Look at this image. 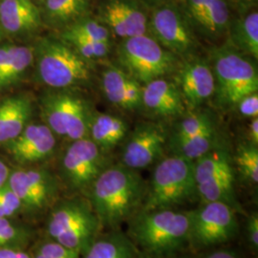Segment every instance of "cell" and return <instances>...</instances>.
<instances>
[{"label": "cell", "mask_w": 258, "mask_h": 258, "mask_svg": "<svg viewBox=\"0 0 258 258\" xmlns=\"http://www.w3.org/2000/svg\"><path fill=\"white\" fill-rule=\"evenodd\" d=\"M16 45H2L0 46V88L3 87L5 76L12 63Z\"/></svg>", "instance_id": "cell-36"}, {"label": "cell", "mask_w": 258, "mask_h": 258, "mask_svg": "<svg viewBox=\"0 0 258 258\" xmlns=\"http://www.w3.org/2000/svg\"><path fill=\"white\" fill-rule=\"evenodd\" d=\"M42 25L40 9L33 0H0V27L4 34L27 36Z\"/></svg>", "instance_id": "cell-17"}, {"label": "cell", "mask_w": 258, "mask_h": 258, "mask_svg": "<svg viewBox=\"0 0 258 258\" xmlns=\"http://www.w3.org/2000/svg\"><path fill=\"white\" fill-rule=\"evenodd\" d=\"M10 173H11V170L9 167L0 159V187L7 184Z\"/></svg>", "instance_id": "cell-41"}, {"label": "cell", "mask_w": 258, "mask_h": 258, "mask_svg": "<svg viewBox=\"0 0 258 258\" xmlns=\"http://www.w3.org/2000/svg\"><path fill=\"white\" fill-rule=\"evenodd\" d=\"M61 39L88 62L101 60L110 53V43L98 42L80 37H61Z\"/></svg>", "instance_id": "cell-31"}, {"label": "cell", "mask_w": 258, "mask_h": 258, "mask_svg": "<svg viewBox=\"0 0 258 258\" xmlns=\"http://www.w3.org/2000/svg\"><path fill=\"white\" fill-rule=\"evenodd\" d=\"M120 68L142 85L175 70L176 55L147 34L122 39L117 49Z\"/></svg>", "instance_id": "cell-7"}, {"label": "cell", "mask_w": 258, "mask_h": 258, "mask_svg": "<svg viewBox=\"0 0 258 258\" xmlns=\"http://www.w3.org/2000/svg\"><path fill=\"white\" fill-rule=\"evenodd\" d=\"M7 184L19 197L23 211L30 214L49 212L58 200V183L44 168L25 167L11 171Z\"/></svg>", "instance_id": "cell-11"}, {"label": "cell", "mask_w": 258, "mask_h": 258, "mask_svg": "<svg viewBox=\"0 0 258 258\" xmlns=\"http://www.w3.org/2000/svg\"><path fill=\"white\" fill-rule=\"evenodd\" d=\"M48 212L47 238L73 249L81 256L102 229L87 198L58 199Z\"/></svg>", "instance_id": "cell-3"}, {"label": "cell", "mask_w": 258, "mask_h": 258, "mask_svg": "<svg viewBox=\"0 0 258 258\" xmlns=\"http://www.w3.org/2000/svg\"><path fill=\"white\" fill-rule=\"evenodd\" d=\"M246 236L250 249L257 251L258 249V214L252 212L246 222Z\"/></svg>", "instance_id": "cell-35"}, {"label": "cell", "mask_w": 258, "mask_h": 258, "mask_svg": "<svg viewBox=\"0 0 258 258\" xmlns=\"http://www.w3.org/2000/svg\"><path fill=\"white\" fill-rule=\"evenodd\" d=\"M143 1L144 3L148 4L149 6H152V7H159L161 5H165L167 0H141Z\"/></svg>", "instance_id": "cell-42"}, {"label": "cell", "mask_w": 258, "mask_h": 258, "mask_svg": "<svg viewBox=\"0 0 258 258\" xmlns=\"http://www.w3.org/2000/svg\"><path fill=\"white\" fill-rule=\"evenodd\" d=\"M110 30L102 22L87 17L61 30V37H80L98 42L112 43Z\"/></svg>", "instance_id": "cell-28"}, {"label": "cell", "mask_w": 258, "mask_h": 258, "mask_svg": "<svg viewBox=\"0 0 258 258\" xmlns=\"http://www.w3.org/2000/svg\"><path fill=\"white\" fill-rule=\"evenodd\" d=\"M55 146V133L45 123H28L17 138L5 145L12 159L23 166L45 161Z\"/></svg>", "instance_id": "cell-14"}, {"label": "cell", "mask_w": 258, "mask_h": 258, "mask_svg": "<svg viewBox=\"0 0 258 258\" xmlns=\"http://www.w3.org/2000/svg\"><path fill=\"white\" fill-rule=\"evenodd\" d=\"M184 103L177 84L165 77L143 85L142 107L152 115L160 117L182 115L184 111Z\"/></svg>", "instance_id": "cell-19"}, {"label": "cell", "mask_w": 258, "mask_h": 258, "mask_svg": "<svg viewBox=\"0 0 258 258\" xmlns=\"http://www.w3.org/2000/svg\"><path fill=\"white\" fill-rule=\"evenodd\" d=\"M236 212L223 202L201 203L191 211L189 244L210 248L234 239L239 228Z\"/></svg>", "instance_id": "cell-10"}, {"label": "cell", "mask_w": 258, "mask_h": 258, "mask_svg": "<svg viewBox=\"0 0 258 258\" xmlns=\"http://www.w3.org/2000/svg\"><path fill=\"white\" fill-rule=\"evenodd\" d=\"M206 0H187V15L197 26L202 19Z\"/></svg>", "instance_id": "cell-37"}, {"label": "cell", "mask_w": 258, "mask_h": 258, "mask_svg": "<svg viewBox=\"0 0 258 258\" xmlns=\"http://www.w3.org/2000/svg\"><path fill=\"white\" fill-rule=\"evenodd\" d=\"M200 258H240V256L231 249H219L207 253Z\"/></svg>", "instance_id": "cell-39"}, {"label": "cell", "mask_w": 258, "mask_h": 258, "mask_svg": "<svg viewBox=\"0 0 258 258\" xmlns=\"http://www.w3.org/2000/svg\"><path fill=\"white\" fill-rule=\"evenodd\" d=\"M233 48L244 55L258 58V13L252 12L230 25Z\"/></svg>", "instance_id": "cell-24"}, {"label": "cell", "mask_w": 258, "mask_h": 258, "mask_svg": "<svg viewBox=\"0 0 258 258\" xmlns=\"http://www.w3.org/2000/svg\"><path fill=\"white\" fill-rule=\"evenodd\" d=\"M230 10L227 0H206L203 17L197 27L208 37L217 38L229 31Z\"/></svg>", "instance_id": "cell-25"}, {"label": "cell", "mask_w": 258, "mask_h": 258, "mask_svg": "<svg viewBox=\"0 0 258 258\" xmlns=\"http://www.w3.org/2000/svg\"><path fill=\"white\" fill-rule=\"evenodd\" d=\"M239 3H241L242 5L244 6H249V5H252V4H255L257 2V0H238Z\"/></svg>", "instance_id": "cell-43"}, {"label": "cell", "mask_w": 258, "mask_h": 258, "mask_svg": "<svg viewBox=\"0 0 258 258\" xmlns=\"http://www.w3.org/2000/svg\"><path fill=\"white\" fill-rule=\"evenodd\" d=\"M23 211L19 197L8 184L0 187V219H11L19 212Z\"/></svg>", "instance_id": "cell-32"}, {"label": "cell", "mask_w": 258, "mask_h": 258, "mask_svg": "<svg viewBox=\"0 0 258 258\" xmlns=\"http://www.w3.org/2000/svg\"><path fill=\"white\" fill-rule=\"evenodd\" d=\"M98 20L122 39L148 32V17L132 0H107L100 8Z\"/></svg>", "instance_id": "cell-16"}, {"label": "cell", "mask_w": 258, "mask_h": 258, "mask_svg": "<svg viewBox=\"0 0 258 258\" xmlns=\"http://www.w3.org/2000/svg\"><path fill=\"white\" fill-rule=\"evenodd\" d=\"M127 131V123L118 116L101 113L92 114L88 137L107 154L125 138Z\"/></svg>", "instance_id": "cell-23"}, {"label": "cell", "mask_w": 258, "mask_h": 258, "mask_svg": "<svg viewBox=\"0 0 258 258\" xmlns=\"http://www.w3.org/2000/svg\"><path fill=\"white\" fill-rule=\"evenodd\" d=\"M140 258H172L169 257V256H161V257H157V256H150V255H147V254H145V253H143L142 252V254H141V257Z\"/></svg>", "instance_id": "cell-45"}, {"label": "cell", "mask_w": 258, "mask_h": 258, "mask_svg": "<svg viewBox=\"0 0 258 258\" xmlns=\"http://www.w3.org/2000/svg\"><path fill=\"white\" fill-rule=\"evenodd\" d=\"M235 109L239 112L243 117L246 118H257L258 95L257 92L251 93L240 100L235 106Z\"/></svg>", "instance_id": "cell-34"}, {"label": "cell", "mask_w": 258, "mask_h": 258, "mask_svg": "<svg viewBox=\"0 0 258 258\" xmlns=\"http://www.w3.org/2000/svg\"><path fill=\"white\" fill-rule=\"evenodd\" d=\"M33 1H34V2H35V3H36V2H38V3H39V4H41V3H42V2H43V1H44V0H33Z\"/></svg>", "instance_id": "cell-46"}, {"label": "cell", "mask_w": 258, "mask_h": 258, "mask_svg": "<svg viewBox=\"0 0 258 258\" xmlns=\"http://www.w3.org/2000/svg\"><path fill=\"white\" fill-rule=\"evenodd\" d=\"M34 250L48 258H81L79 252L47 237L39 241Z\"/></svg>", "instance_id": "cell-33"}, {"label": "cell", "mask_w": 258, "mask_h": 258, "mask_svg": "<svg viewBox=\"0 0 258 258\" xmlns=\"http://www.w3.org/2000/svg\"><path fill=\"white\" fill-rule=\"evenodd\" d=\"M142 251L128 235L118 230L100 234L93 241L82 258H140Z\"/></svg>", "instance_id": "cell-22"}, {"label": "cell", "mask_w": 258, "mask_h": 258, "mask_svg": "<svg viewBox=\"0 0 258 258\" xmlns=\"http://www.w3.org/2000/svg\"><path fill=\"white\" fill-rule=\"evenodd\" d=\"M32 258H48L46 256H44V255H42V254H40L39 252H37V251H33L32 252Z\"/></svg>", "instance_id": "cell-44"}, {"label": "cell", "mask_w": 258, "mask_h": 258, "mask_svg": "<svg viewBox=\"0 0 258 258\" xmlns=\"http://www.w3.org/2000/svg\"><path fill=\"white\" fill-rule=\"evenodd\" d=\"M196 196L194 161L171 154L155 166L140 212L177 209Z\"/></svg>", "instance_id": "cell-4"}, {"label": "cell", "mask_w": 258, "mask_h": 258, "mask_svg": "<svg viewBox=\"0 0 258 258\" xmlns=\"http://www.w3.org/2000/svg\"><path fill=\"white\" fill-rule=\"evenodd\" d=\"M102 88L113 105L128 111L142 108L143 85L120 67L110 66L102 72Z\"/></svg>", "instance_id": "cell-18"}, {"label": "cell", "mask_w": 258, "mask_h": 258, "mask_svg": "<svg viewBox=\"0 0 258 258\" xmlns=\"http://www.w3.org/2000/svg\"><path fill=\"white\" fill-rule=\"evenodd\" d=\"M212 130H216V124L210 113L194 112L178 122L169 140L191 138Z\"/></svg>", "instance_id": "cell-27"}, {"label": "cell", "mask_w": 258, "mask_h": 258, "mask_svg": "<svg viewBox=\"0 0 258 258\" xmlns=\"http://www.w3.org/2000/svg\"><path fill=\"white\" fill-rule=\"evenodd\" d=\"M4 33H3V31H2V29H1V27H0V37H1V36L3 35Z\"/></svg>", "instance_id": "cell-47"}, {"label": "cell", "mask_w": 258, "mask_h": 258, "mask_svg": "<svg viewBox=\"0 0 258 258\" xmlns=\"http://www.w3.org/2000/svg\"><path fill=\"white\" fill-rule=\"evenodd\" d=\"M42 117L55 135L72 141L87 138L92 112L87 102L71 89H55L41 101Z\"/></svg>", "instance_id": "cell-8"}, {"label": "cell", "mask_w": 258, "mask_h": 258, "mask_svg": "<svg viewBox=\"0 0 258 258\" xmlns=\"http://www.w3.org/2000/svg\"><path fill=\"white\" fill-rule=\"evenodd\" d=\"M33 232L28 227L11 219H0V248H24L30 243Z\"/></svg>", "instance_id": "cell-30"}, {"label": "cell", "mask_w": 258, "mask_h": 258, "mask_svg": "<svg viewBox=\"0 0 258 258\" xmlns=\"http://www.w3.org/2000/svg\"><path fill=\"white\" fill-rule=\"evenodd\" d=\"M91 0H44L40 4L43 24L64 29L88 16Z\"/></svg>", "instance_id": "cell-21"}, {"label": "cell", "mask_w": 258, "mask_h": 258, "mask_svg": "<svg viewBox=\"0 0 258 258\" xmlns=\"http://www.w3.org/2000/svg\"><path fill=\"white\" fill-rule=\"evenodd\" d=\"M106 155L89 137L72 141L60 160V174L67 188L86 195L95 180L109 166Z\"/></svg>", "instance_id": "cell-9"}, {"label": "cell", "mask_w": 258, "mask_h": 258, "mask_svg": "<svg viewBox=\"0 0 258 258\" xmlns=\"http://www.w3.org/2000/svg\"><path fill=\"white\" fill-rule=\"evenodd\" d=\"M153 38L177 55H189L195 46L192 31L178 10L167 5L156 7L148 22Z\"/></svg>", "instance_id": "cell-12"}, {"label": "cell", "mask_w": 258, "mask_h": 258, "mask_svg": "<svg viewBox=\"0 0 258 258\" xmlns=\"http://www.w3.org/2000/svg\"><path fill=\"white\" fill-rule=\"evenodd\" d=\"M249 143L253 146L258 145V119L253 118L250 120L249 126Z\"/></svg>", "instance_id": "cell-40"}, {"label": "cell", "mask_w": 258, "mask_h": 258, "mask_svg": "<svg viewBox=\"0 0 258 258\" xmlns=\"http://www.w3.org/2000/svg\"><path fill=\"white\" fill-rule=\"evenodd\" d=\"M129 221V238L147 255L170 256L189 244L191 211L139 212Z\"/></svg>", "instance_id": "cell-2"}, {"label": "cell", "mask_w": 258, "mask_h": 258, "mask_svg": "<svg viewBox=\"0 0 258 258\" xmlns=\"http://www.w3.org/2000/svg\"><path fill=\"white\" fill-rule=\"evenodd\" d=\"M212 67L217 105L224 110L235 109L240 100L257 92L258 75L255 65L235 48L223 46L212 52Z\"/></svg>", "instance_id": "cell-6"}, {"label": "cell", "mask_w": 258, "mask_h": 258, "mask_svg": "<svg viewBox=\"0 0 258 258\" xmlns=\"http://www.w3.org/2000/svg\"><path fill=\"white\" fill-rule=\"evenodd\" d=\"M146 191L147 185L137 170L118 165L102 171L86 197L102 228L112 231L140 212Z\"/></svg>", "instance_id": "cell-1"}, {"label": "cell", "mask_w": 258, "mask_h": 258, "mask_svg": "<svg viewBox=\"0 0 258 258\" xmlns=\"http://www.w3.org/2000/svg\"><path fill=\"white\" fill-rule=\"evenodd\" d=\"M167 143L171 154L184 157L194 162L220 144L216 130L196 135L191 138L168 140Z\"/></svg>", "instance_id": "cell-26"}, {"label": "cell", "mask_w": 258, "mask_h": 258, "mask_svg": "<svg viewBox=\"0 0 258 258\" xmlns=\"http://www.w3.org/2000/svg\"><path fill=\"white\" fill-rule=\"evenodd\" d=\"M39 81L54 89H71L90 82V62L62 39L45 37L34 48Z\"/></svg>", "instance_id": "cell-5"}, {"label": "cell", "mask_w": 258, "mask_h": 258, "mask_svg": "<svg viewBox=\"0 0 258 258\" xmlns=\"http://www.w3.org/2000/svg\"><path fill=\"white\" fill-rule=\"evenodd\" d=\"M32 111V102L25 96L9 98L0 103V145L19 136L27 126Z\"/></svg>", "instance_id": "cell-20"}, {"label": "cell", "mask_w": 258, "mask_h": 258, "mask_svg": "<svg viewBox=\"0 0 258 258\" xmlns=\"http://www.w3.org/2000/svg\"><path fill=\"white\" fill-rule=\"evenodd\" d=\"M177 83L184 103L192 110L212 98L215 90L211 64L202 58L195 57L183 62L177 72Z\"/></svg>", "instance_id": "cell-15"}, {"label": "cell", "mask_w": 258, "mask_h": 258, "mask_svg": "<svg viewBox=\"0 0 258 258\" xmlns=\"http://www.w3.org/2000/svg\"><path fill=\"white\" fill-rule=\"evenodd\" d=\"M0 258H32V253L27 252L24 248H0Z\"/></svg>", "instance_id": "cell-38"}, {"label": "cell", "mask_w": 258, "mask_h": 258, "mask_svg": "<svg viewBox=\"0 0 258 258\" xmlns=\"http://www.w3.org/2000/svg\"><path fill=\"white\" fill-rule=\"evenodd\" d=\"M167 145V133L156 123L138 125L131 133L120 154V165L130 169H143L155 163Z\"/></svg>", "instance_id": "cell-13"}, {"label": "cell", "mask_w": 258, "mask_h": 258, "mask_svg": "<svg viewBox=\"0 0 258 258\" xmlns=\"http://www.w3.org/2000/svg\"><path fill=\"white\" fill-rule=\"evenodd\" d=\"M235 165L244 181L251 185L258 183V149L250 143L242 144L236 149Z\"/></svg>", "instance_id": "cell-29"}]
</instances>
